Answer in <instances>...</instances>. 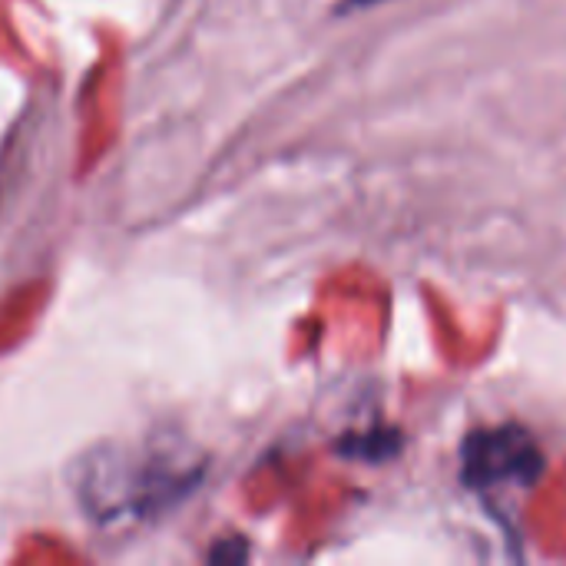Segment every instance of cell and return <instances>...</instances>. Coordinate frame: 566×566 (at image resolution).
<instances>
[{
	"label": "cell",
	"mask_w": 566,
	"mask_h": 566,
	"mask_svg": "<svg viewBox=\"0 0 566 566\" xmlns=\"http://www.w3.org/2000/svg\"><path fill=\"white\" fill-rule=\"evenodd\" d=\"M368 3H378V0H348V7H368Z\"/></svg>",
	"instance_id": "3957f363"
},
{
	"label": "cell",
	"mask_w": 566,
	"mask_h": 566,
	"mask_svg": "<svg viewBox=\"0 0 566 566\" xmlns=\"http://www.w3.org/2000/svg\"><path fill=\"white\" fill-rule=\"evenodd\" d=\"M544 471V454L524 428H491L464 441V481L471 488L524 484L531 488Z\"/></svg>",
	"instance_id": "7a4b0ae2"
},
{
	"label": "cell",
	"mask_w": 566,
	"mask_h": 566,
	"mask_svg": "<svg viewBox=\"0 0 566 566\" xmlns=\"http://www.w3.org/2000/svg\"><path fill=\"white\" fill-rule=\"evenodd\" d=\"M186 471H176L163 458L106 448L103 458L83 461L80 497L93 517H143L186 491Z\"/></svg>",
	"instance_id": "6da1fadb"
}]
</instances>
